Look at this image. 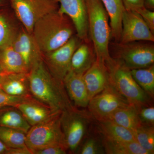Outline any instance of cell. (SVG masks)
Wrapping results in <instances>:
<instances>
[{
  "mask_svg": "<svg viewBox=\"0 0 154 154\" xmlns=\"http://www.w3.org/2000/svg\"><path fill=\"white\" fill-rule=\"evenodd\" d=\"M59 3L58 11L66 15L72 22L80 39H88V13L86 0H57Z\"/></svg>",
  "mask_w": 154,
  "mask_h": 154,
  "instance_id": "12",
  "label": "cell"
},
{
  "mask_svg": "<svg viewBox=\"0 0 154 154\" xmlns=\"http://www.w3.org/2000/svg\"><path fill=\"white\" fill-rule=\"evenodd\" d=\"M8 147L0 139V154H6Z\"/></svg>",
  "mask_w": 154,
  "mask_h": 154,
  "instance_id": "37",
  "label": "cell"
},
{
  "mask_svg": "<svg viewBox=\"0 0 154 154\" xmlns=\"http://www.w3.org/2000/svg\"><path fill=\"white\" fill-rule=\"evenodd\" d=\"M83 75L70 70L65 77L63 84L69 98L75 107L85 108L90 102Z\"/></svg>",
  "mask_w": 154,
  "mask_h": 154,
  "instance_id": "16",
  "label": "cell"
},
{
  "mask_svg": "<svg viewBox=\"0 0 154 154\" xmlns=\"http://www.w3.org/2000/svg\"><path fill=\"white\" fill-rule=\"evenodd\" d=\"M96 60V54L88 44L79 45L72 56L70 69L77 73L83 75L92 66Z\"/></svg>",
  "mask_w": 154,
  "mask_h": 154,
  "instance_id": "21",
  "label": "cell"
},
{
  "mask_svg": "<svg viewBox=\"0 0 154 154\" xmlns=\"http://www.w3.org/2000/svg\"><path fill=\"white\" fill-rule=\"evenodd\" d=\"M0 126L20 130L26 134L31 127L22 113L14 107L0 109Z\"/></svg>",
  "mask_w": 154,
  "mask_h": 154,
  "instance_id": "23",
  "label": "cell"
},
{
  "mask_svg": "<svg viewBox=\"0 0 154 154\" xmlns=\"http://www.w3.org/2000/svg\"><path fill=\"white\" fill-rule=\"evenodd\" d=\"M33 97H23L11 96L0 89V109L4 107H14L21 102Z\"/></svg>",
  "mask_w": 154,
  "mask_h": 154,
  "instance_id": "31",
  "label": "cell"
},
{
  "mask_svg": "<svg viewBox=\"0 0 154 154\" xmlns=\"http://www.w3.org/2000/svg\"><path fill=\"white\" fill-rule=\"evenodd\" d=\"M144 7L146 8L154 11V0H144Z\"/></svg>",
  "mask_w": 154,
  "mask_h": 154,
  "instance_id": "36",
  "label": "cell"
},
{
  "mask_svg": "<svg viewBox=\"0 0 154 154\" xmlns=\"http://www.w3.org/2000/svg\"><path fill=\"white\" fill-rule=\"evenodd\" d=\"M110 19L111 36L120 40L122 29V17L125 9L122 0H101Z\"/></svg>",
  "mask_w": 154,
  "mask_h": 154,
  "instance_id": "19",
  "label": "cell"
},
{
  "mask_svg": "<svg viewBox=\"0 0 154 154\" xmlns=\"http://www.w3.org/2000/svg\"><path fill=\"white\" fill-rule=\"evenodd\" d=\"M83 78L90 100L110 84L109 72L105 63L96 60L83 74Z\"/></svg>",
  "mask_w": 154,
  "mask_h": 154,
  "instance_id": "13",
  "label": "cell"
},
{
  "mask_svg": "<svg viewBox=\"0 0 154 154\" xmlns=\"http://www.w3.org/2000/svg\"><path fill=\"white\" fill-rule=\"evenodd\" d=\"M6 154H32V153L28 147L8 148Z\"/></svg>",
  "mask_w": 154,
  "mask_h": 154,
  "instance_id": "35",
  "label": "cell"
},
{
  "mask_svg": "<svg viewBox=\"0 0 154 154\" xmlns=\"http://www.w3.org/2000/svg\"><path fill=\"white\" fill-rule=\"evenodd\" d=\"M79 45V39L72 36L65 44L50 52L43 54L42 59L50 72L61 83L71 69L73 54Z\"/></svg>",
  "mask_w": 154,
  "mask_h": 154,
  "instance_id": "10",
  "label": "cell"
},
{
  "mask_svg": "<svg viewBox=\"0 0 154 154\" xmlns=\"http://www.w3.org/2000/svg\"><path fill=\"white\" fill-rule=\"evenodd\" d=\"M135 41L154 42V34L136 11H125L122 17V29L119 42Z\"/></svg>",
  "mask_w": 154,
  "mask_h": 154,
  "instance_id": "11",
  "label": "cell"
},
{
  "mask_svg": "<svg viewBox=\"0 0 154 154\" xmlns=\"http://www.w3.org/2000/svg\"><path fill=\"white\" fill-rule=\"evenodd\" d=\"M107 120L131 131L142 125L139 117L138 107L132 105L116 110L109 116Z\"/></svg>",
  "mask_w": 154,
  "mask_h": 154,
  "instance_id": "20",
  "label": "cell"
},
{
  "mask_svg": "<svg viewBox=\"0 0 154 154\" xmlns=\"http://www.w3.org/2000/svg\"><path fill=\"white\" fill-rule=\"evenodd\" d=\"M9 2L25 30L30 34L39 19L58 9L57 0H9Z\"/></svg>",
  "mask_w": 154,
  "mask_h": 154,
  "instance_id": "7",
  "label": "cell"
},
{
  "mask_svg": "<svg viewBox=\"0 0 154 154\" xmlns=\"http://www.w3.org/2000/svg\"><path fill=\"white\" fill-rule=\"evenodd\" d=\"M79 154H101L105 153L102 142L91 137L85 141L79 151Z\"/></svg>",
  "mask_w": 154,
  "mask_h": 154,
  "instance_id": "29",
  "label": "cell"
},
{
  "mask_svg": "<svg viewBox=\"0 0 154 154\" xmlns=\"http://www.w3.org/2000/svg\"><path fill=\"white\" fill-rule=\"evenodd\" d=\"M105 153L108 154H149L137 142H116L103 139Z\"/></svg>",
  "mask_w": 154,
  "mask_h": 154,
  "instance_id": "24",
  "label": "cell"
},
{
  "mask_svg": "<svg viewBox=\"0 0 154 154\" xmlns=\"http://www.w3.org/2000/svg\"><path fill=\"white\" fill-rule=\"evenodd\" d=\"M118 45L116 58L129 69L147 67L154 64L153 45L135 41L120 43Z\"/></svg>",
  "mask_w": 154,
  "mask_h": 154,
  "instance_id": "9",
  "label": "cell"
},
{
  "mask_svg": "<svg viewBox=\"0 0 154 154\" xmlns=\"http://www.w3.org/2000/svg\"><path fill=\"white\" fill-rule=\"evenodd\" d=\"M136 82L152 99L154 96V65L130 70Z\"/></svg>",
  "mask_w": 154,
  "mask_h": 154,
  "instance_id": "25",
  "label": "cell"
},
{
  "mask_svg": "<svg viewBox=\"0 0 154 154\" xmlns=\"http://www.w3.org/2000/svg\"><path fill=\"white\" fill-rule=\"evenodd\" d=\"M88 29L94 44L96 60L111 59L109 43L111 36L109 17L101 0H86Z\"/></svg>",
  "mask_w": 154,
  "mask_h": 154,
  "instance_id": "3",
  "label": "cell"
},
{
  "mask_svg": "<svg viewBox=\"0 0 154 154\" xmlns=\"http://www.w3.org/2000/svg\"><path fill=\"white\" fill-rule=\"evenodd\" d=\"M99 129L103 138L112 141H134L132 131L110 120L99 121Z\"/></svg>",
  "mask_w": 154,
  "mask_h": 154,
  "instance_id": "22",
  "label": "cell"
},
{
  "mask_svg": "<svg viewBox=\"0 0 154 154\" xmlns=\"http://www.w3.org/2000/svg\"><path fill=\"white\" fill-rule=\"evenodd\" d=\"M15 107L22 113L31 126L46 121L57 113L62 112L54 111L33 97L19 103Z\"/></svg>",
  "mask_w": 154,
  "mask_h": 154,
  "instance_id": "15",
  "label": "cell"
},
{
  "mask_svg": "<svg viewBox=\"0 0 154 154\" xmlns=\"http://www.w3.org/2000/svg\"><path fill=\"white\" fill-rule=\"evenodd\" d=\"M29 89L34 99L55 111L74 107L67 94L63 83L50 72L43 59L36 61L28 73Z\"/></svg>",
  "mask_w": 154,
  "mask_h": 154,
  "instance_id": "1",
  "label": "cell"
},
{
  "mask_svg": "<svg viewBox=\"0 0 154 154\" xmlns=\"http://www.w3.org/2000/svg\"><path fill=\"white\" fill-rule=\"evenodd\" d=\"M154 126L141 125L132 131L135 140L149 154L154 153Z\"/></svg>",
  "mask_w": 154,
  "mask_h": 154,
  "instance_id": "27",
  "label": "cell"
},
{
  "mask_svg": "<svg viewBox=\"0 0 154 154\" xmlns=\"http://www.w3.org/2000/svg\"><path fill=\"white\" fill-rule=\"evenodd\" d=\"M26 135L20 130L0 126V139L8 148L27 147Z\"/></svg>",
  "mask_w": 154,
  "mask_h": 154,
  "instance_id": "26",
  "label": "cell"
},
{
  "mask_svg": "<svg viewBox=\"0 0 154 154\" xmlns=\"http://www.w3.org/2000/svg\"><path fill=\"white\" fill-rule=\"evenodd\" d=\"M0 12V49L12 44L16 34L8 18Z\"/></svg>",
  "mask_w": 154,
  "mask_h": 154,
  "instance_id": "28",
  "label": "cell"
},
{
  "mask_svg": "<svg viewBox=\"0 0 154 154\" xmlns=\"http://www.w3.org/2000/svg\"><path fill=\"white\" fill-rule=\"evenodd\" d=\"M0 66L6 73L29 72L22 57L15 50L12 44L0 49Z\"/></svg>",
  "mask_w": 154,
  "mask_h": 154,
  "instance_id": "18",
  "label": "cell"
},
{
  "mask_svg": "<svg viewBox=\"0 0 154 154\" xmlns=\"http://www.w3.org/2000/svg\"><path fill=\"white\" fill-rule=\"evenodd\" d=\"M91 113L74 107L62 111L60 123L67 150L76 151L87 133L91 118Z\"/></svg>",
  "mask_w": 154,
  "mask_h": 154,
  "instance_id": "6",
  "label": "cell"
},
{
  "mask_svg": "<svg viewBox=\"0 0 154 154\" xmlns=\"http://www.w3.org/2000/svg\"><path fill=\"white\" fill-rule=\"evenodd\" d=\"M126 10L136 11L144 7V0H122Z\"/></svg>",
  "mask_w": 154,
  "mask_h": 154,
  "instance_id": "34",
  "label": "cell"
},
{
  "mask_svg": "<svg viewBox=\"0 0 154 154\" xmlns=\"http://www.w3.org/2000/svg\"><path fill=\"white\" fill-rule=\"evenodd\" d=\"M131 105L110 83L90 100L88 107L94 118L99 122L107 120L116 110Z\"/></svg>",
  "mask_w": 154,
  "mask_h": 154,
  "instance_id": "8",
  "label": "cell"
},
{
  "mask_svg": "<svg viewBox=\"0 0 154 154\" xmlns=\"http://www.w3.org/2000/svg\"><path fill=\"white\" fill-rule=\"evenodd\" d=\"M140 14L144 22L151 30L152 33H154V12L146 8L145 7L140 8L135 11Z\"/></svg>",
  "mask_w": 154,
  "mask_h": 154,
  "instance_id": "32",
  "label": "cell"
},
{
  "mask_svg": "<svg viewBox=\"0 0 154 154\" xmlns=\"http://www.w3.org/2000/svg\"><path fill=\"white\" fill-rule=\"evenodd\" d=\"M66 149L61 146H51L33 151L32 154H65Z\"/></svg>",
  "mask_w": 154,
  "mask_h": 154,
  "instance_id": "33",
  "label": "cell"
},
{
  "mask_svg": "<svg viewBox=\"0 0 154 154\" xmlns=\"http://www.w3.org/2000/svg\"><path fill=\"white\" fill-rule=\"evenodd\" d=\"M138 113L142 125L154 126V107L152 105L138 107Z\"/></svg>",
  "mask_w": 154,
  "mask_h": 154,
  "instance_id": "30",
  "label": "cell"
},
{
  "mask_svg": "<svg viewBox=\"0 0 154 154\" xmlns=\"http://www.w3.org/2000/svg\"><path fill=\"white\" fill-rule=\"evenodd\" d=\"M12 45L15 50L22 57L29 71L33 64L42 58V53L33 35L25 30L17 34Z\"/></svg>",
  "mask_w": 154,
  "mask_h": 154,
  "instance_id": "14",
  "label": "cell"
},
{
  "mask_svg": "<svg viewBox=\"0 0 154 154\" xmlns=\"http://www.w3.org/2000/svg\"><path fill=\"white\" fill-rule=\"evenodd\" d=\"M0 89L11 96L32 97L29 89L28 73L5 74L0 82Z\"/></svg>",
  "mask_w": 154,
  "mask_h": 154,
  "instance_id": "17",
  "label": "cell"
},
{
  "mask_svg": "<svg viewBox=\"0 0 154 154\" xmlns=\"http://www.w3.org/2000/svg\"><path fill=\"white\" fill-rule=\"evenodd\" d=\"M5 73H6L4 72L2 69L1 67L0 66V82H1V80H2V78L3 76H4V75Z\"/></svg>",
  "mask_w": 154,
  "mask_h": 154,
  "instance_id": "39",
  "label": "cell"
},
{
  "mask_svg": "<svg viewBox=\"0 0 154 154\" xmlns=\"http://www.w3.org/2000/svg\"><path fill=\"white\" fill-rule=\"evenodd\" d=\"M8 1L9 2V0H0V7L5 5Z\"/></svg>",
  "mask_w": 154,
  "mask_h": 154,
  "instance_id": "38",
  "label": "cell"
},
{
  "mask_svg": "<svg viewBox=\"0 0 154 154\" xmlns=\"http://www.w3.org/2000/svg\"><path fill=\"white\" fill-rule=\"evenodd\" d=\"M105 63L109 72L110 84L130 104L137 107L150 105L152 99L136 82L130 69L121 61L112 57Z\"/></svg>",
  "mask_w": 154,
  "mask_h": 154,
  "instance_id": "4",
  "label": "cell"
},
{
  "mask_svg": "<svg viewBox=\"0 0 154 154\" xmlns=\"http://www.w3.org/2000/svg\"><path fill=\"white\" fill-rule=\"evenodd\" d=\"M67 17L58 9L35 24L32 34L42 54L57 49L72 36L74 26Z\"/></svg>",
  "mask_w": 154,
  "mask_h": 154,
  "instance_id": "2",
  "label": "cell"
},
{
  "mask_svg": "<svg viewBox=\"0 0 154 154\" xmlns=\"http://www.w3.org/2000/svg\"><path fill=\"white\" fill-rule=\"evenodd\" d=\"M61 113L31 127L26 134L25 143L32 153L33 151L51 146L63 147L67 150L61 126Z\"/></svg>",
  "mask_w": 154,
  "mask_h": 154,
  "instance_id": "5",
  "label": "cell"
}]
</instances>
